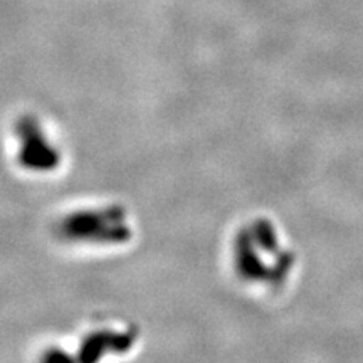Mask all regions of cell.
<instances>
[{"instance_id": "obj_1", "label": "cell", "mask_w": 363, "mask_h": 363, "mask_svg": "<svg viewBox=\"0 0 363 363\" xmlns=\"http://www.w3.org/2000/svg\"><path fill=\"white\" fill-rule=\"evenodd\" d=\"M59 233L67 240L83 244H120L131 235L120 207L72 212L61 220Z\"/></svg>"}, {"instance_id": "obj_2", "label": "cell", "mask_w": 363, "mask_h": 363, "mask_svg": "<svg viewBox=\"0 0 363 363\" xmlns=\"http://www.w3.org/2000/svg\"><path fill=\"white\" fill-rule=\"evenodd\" d=\"M17 138H19V165L33 174H49L56 170L61 163V155L45 138L43 128L30 116L21 118L17 123Z\"/></svg>"}]
</instances>
